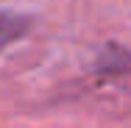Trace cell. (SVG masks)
Wrapping results in <instances>:
<instances>
[{
  "instance_id": "6da1fadb",
  "label": "cell",
  "mask_w": 131,
  "mask_h": 128,
  "mask_svg": "<svg viewBox=\"0 0 131 128\" xmlns=\"http://www.w3.org/2000/svg\"><path fill=\"white\" fill-rule=\"evenodd\" d=\"M17 28H20L17 22H8L6 17H0V45H3L6 39H11V36L17 33Z\"/></svg>"
}]
</instances>
